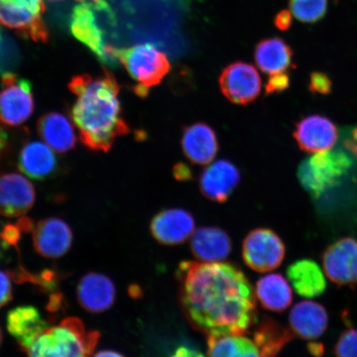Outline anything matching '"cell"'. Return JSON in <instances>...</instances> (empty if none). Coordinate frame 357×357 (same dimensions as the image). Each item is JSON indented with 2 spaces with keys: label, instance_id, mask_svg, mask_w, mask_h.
<instances>
[{
  "label": "cell",
  "instance_id": "1",
  "mask_svg": "<svg viewBox=\"0 0 357 357\" xmlns=\"http://www.w3.org/2000/svg\"><path fill=\"white\" fill-rule=\"evenodd\" d=\"M177 274L182 310L197 331L244 335L257 322L255 290L238 266L184 261Z\"/></svg>",
  "mask_w": 357,
  "mask_h": 357
},
{
  "label": "cell",
  "instance_id": "2",
  "mask_svg": "<svg viewBox=\"0 0 357 357\" xmlns=\"http://www.w3.org/2000/svg\"><path fill=\"white\" fill-rule=\"evenodd\" d=\"M68 88L75 96L70 115L79 139L89 149L107 153L129 127L123 117L120 86L107 69L99 75H75Z\"/></svg>",
  "mask_w": 357,
  "mask_h": 357
},
{
  "label": "cell",
  "instance_id": "3",
  "mask_svg": "<svg viewBox=\"0 0 357 357\" xmlns=\"http://www.w3.org/2000/svg\"><path fill=\"white\" fill-rule=\"evenodd\" d=\"M71 13V33L106 66L118 65L112 44L116 28L115 15L106 0H77Z\"/></svg>",
  "mask_w": 357,
  "mask_h": 357
},
{
  "label": "cell",
  "instance_id": "4",
  "mask_svg": "<svg viewBox=\"0 0 357 357\" xmlns=\"http://www.w3.org/2000/svg\"><path fill=\"white\" fill-rule=\"evenodd\" d=\"M100 337L99 332H87L82 320L70 317L56 327L45 329L25 351L31 356H88Z\"/></svg>",
  "mask_w": 357,
  "mask_h": 357
},
{
  "label": "cell",
  "instance_id": "5",
  "mask_svg": "<svg viewBox=\"0 0 357 357\" xmlns=\"http://www.w3.org/2000/svg\"><path fill=\"white\" fill-rule=\"evenodd\" d=\"M115 56L135 82L134 93L146 97L150 89L158 86L171 70L167 55L149 43L116 49Z\"/></svg>",
  "mask_w": 357,
  "mask_h": 357
},
{
  "label": "cell",
  "instance_id": "6",
  "mask_svg": "<svg viewBox=\"0 0 357 357\" xmlns=\"http://www.w3.org/2000/svg\"><path fill=\"white\" fill-rule=\"evenodd\" d=\"M351 167V160L344 151H320L303 160L298 168V178L303 189L314 197H319L337 185Z\"/></svg>",
  "mask_w": 357,
  "mask_h": 357
},
{
  "label": "cell",
  "instance_id": "7",
  "mask_svg": "<svg viewBox=\"0 0 357 357\" xmlns=\"http://www.w3.org/2000/svg\"><path fill=\"white\" fill-rule=\"evenodd\" d=\"M43 0H0V24L24 38L47 43L49 31L43 20Z\"/></svg>",
  "mask_w": 357,
  "mask_h": 357
},
{
  "label": "cell",
  "instance_id": "8",
  "mask_svg": "<svg viewBox=\"0 0 357 357\" xmlns=\"http://www.w3.org/2000/svg\"><path fill=\"white\" fill-rule=\"evenodd\" d=\"M35 108L32 84L15 73H3L0 89V123L17 127L28 121Z\"/></svg>",
  "mask_w": 357,
  "mask_h": 357
},
{
  "label": "cell",
  "instance_id": "9",
  "mask_svg": "<svg viewBox=\"0 0 357 357\" xmlns=\"http://www.w3.org/2000/svg\"><path fill=\"white\" fill-rule=\"evenodd\" d=\"M284 256L283 241L271 229H254L243 241V261L253 271L267 272L275 270L282 263Z\"/></svg>",
  "mask_w": 357,
  "mask_h": 357
},
{
  "label": "cell",
  "instance_id": "10",
  "mask_svg": "<svg viewBox=\"0 0 357 357\" xmlns=\"http://www.w3.org/2000/svg\"><path fill=\"white\" fill-rule=\"evenodd\" d=\"M221 91L235 105H245L257 99L261 91V79L251 64L236 61L222 71L220 77Z\"/></svg>",
  "mask_w": 357,
  "mask_h": 357
},
{
  "label": "cell",
  "instance_id": "11",
  "mask_svg": "<svg viewBox=\"0 0 357 357\" xmlns=\"http://www.w3.org/2000/svg\"><path fill=\"white\" fill-rule=\"evenodd\" d=\"M326 275L338 285L357 284V241L345 238L326 249L323 256Z\"/></svg>",
  "mask_w": 357,
  "mask_h": 357
},
{
  "label": "cell",
  "instance_id": "12",
  "mask_svg": "<svg viewBox=\"0 0 357 357\" xmlns=\"http://www.w3.org/2000/svg\"><path fill=\"white\" fill-rule=\"evenodd\" d=\"M240 180V171L233 162L218 160L201 173L199 190L205 198L225 203L238 187Z\"/></svg>",
  "mask_w": 357,
  "mask_h": 357
},
{
  "label": "cell",
  "instance_id": "13",
  "mask_svg": "<svg viewBox=\"0 0 357 357\" xmlns=\"http://www.w3.org/2000/svg\"><path fill=\"white\" fill-rule=\"evenodd\" d=\"M34 187L24 176L17 173L0 176V215L17 218L33 206Z\"/></svg>",
  "mask_w": 357,
  "mask_h": 357
},
{
  "label": "cell",
  "instance_id": "14",
  "mask_svg": "<svg viewBox=\"0 0 357 357\" xmlns=\"http://www.w3.org/2000/svg\"><path fill=\"white\" fill-rule=\"evenodd\" d=\"M294 137L302 151L317 153L333 149L337 140V130L331 120L314 114L296 123Z\"/></svg>",
  "mask_w": 357,
  "mask_h": 357
},
{
  "label": "cell",
  "instance_id": "15",
  "mask_svg": "<svg viewBox=\"0 0 357 357\" xmlns=\"http://www.w3.org/2000/svg\"><path fill=\"white\" fill-rule=\"evenodd\" d=\"M150 229L159 243L176 245L185 243L194 234L195 218L183 208L165 209L153 218Z\"/></svg>",
  "mask_w": 357,
  "mask_h": 357
},
{
  "label": "cell",
  "instance_id": "16",
  "mask_svg": "<svg viewBox=\"0 0 357 357\" xmlns=\"http://www.w3.org/2000/svg\"><path fill=\"white\" fill-rule=\"evenodd\" d=\"M33 247L42 257L59 258L73 244V231L66 222L57 218H45L33 229Z\"/></svg>",
  "mask_w": 357,
  "mask_h": 357
},
{
  "label": "cell",
  "instance_id": "17",
  "mask_svg": "<svg viewBox=\"0 0 357 357\" xmlns=\"http://www.w3.org/2000/svg\"><path fill=\"white\" fill-rule=\"evenodd\" d=\"M116 289L108 276L89 272L80 280L77 298L80 306L91 312H105L114 305Z\"/></svg>",
  "mask_w": 357,
  "mask_h": 357
},
{
  "label": "cell",
  "instance_id": "18",
  "mask_svg": "<svg viewBox=\"0 0 357 357\" xmlns=\"http://www.w3.org/2000/svg\"><path fill=\"white\" fill-rule=\"evenodd\" d=\"M181 146L186 158L195 165L211 163L218 151L216 133L204 123L185 127L182 133Z\"/></svg>",
  "mask_w": 357,
  "mask_h": 357
},
{
  "label": "cell",
  "instance_id": "19",
  "mask_svg": "<svg viewBox=\"0 0 357 357\" xmlns=\"http://www.w3.org/2000/svg\"><path fill=\"white\" fill-rule=\"evenodd\" d=\"M290 330L303 340H314L327 330L328 315L320 303L302 301L293 307L289 317Z\"/></svg>",
  "mask_w": 357,
  "mask_h": 357
},
{
  "label": "cell",
  "instance_id": "20",
  "mask_svg": "<svg viewBox=\"0 0 357 357\" xmlns=\"http://www.w3.org/2000/svg\"><path fill=\"white\" fill-rule=\"evenodd\" d=\"M190 249L194 257L203 262H220L231 251L230 236L217 227H201L191 236Z\"/></svg>",
  "mask_w": 357,
  "mask_h": 357
},
{
  "label": "cell",
  "instance_id": "21",
  "mask_svg": "<svg viewBox=\"0 0 357 357\" xmlns=\"http://www.w3.org/2000/svg\"><path fill=\"white\" fill-rule=\"evenodd\" d=\"M48 324L33 306L15 307L8 312L7 315V328L15 337L22 351H26L33 344Z\"/></svg>",
  "mask_w": 357,
  "mask_h": 357
},
{
  "label": "cell",
  "instance_id": "22",
  "mask_svg": "<svg viewBox=\"0 0 357 357\" xmlns=\"http://www.w3.org/2000/svg\"><path fill=\"white\" fill-rule=\"evenodd\" d=\"M58 163L52 147L39 141H29L22 146L19 168L26 176L44 180L56 172Z\"/></svg>",
  "mask_w": 357,
  "mask_h": 357
},
{
  "label": "cell",
  "instance_id": "23",
  "mask_svg": "<svg viewBox=\"0 0 357 357\" xmlns=\"http://www.w3.org/2000/svg\"><path fill=\"white\" fill-rule=\"evenodd\" d=\"M39 136L58 153H66L77 144L73 125L64 114L51 112L44 114L38 123Z\"/></svg>",
  "mask_w": 357,
  "mask_h": 357
},
{
  "label": "cell",
  "instance_id": "24",
  "mask_svg": "<svg viewBox=\"0 0 357 357\" xmlns=\"http://www.w3.org/2000/svg\"><path fill=\"white\" fill-rule=\"evenodd\" d=\"M254 56L259 68L270 75L287 73L293 66L292 48L280 38L261 40L257 45Z\"/></svg>",
  "mask_w": 357,
  "mask_h": 357
},
{
  "label": "cell",
  "instance_id": "25",
  "mask_svg": "<svg viewBox=\"0 0 357 357\" xmlns=\"http://www.w3.org/2000/svg\"><path fill=\"white\" fill-rule=\"evenodd\" d=\"M287 278L296 293L305 298L319 296L327 287L323 271L309 259L292 263L288 267Z\"/></svg>",
  "mask_w": 357,
  "mask_h": 357
},
{
  "label": "cell",
  "instance_id": "26",
  "mask_svg": "<svg viewBox=\"0 0 357 357\" xmlns=\"http://www.w3.org/2000/svg\"><path fill=\"white\" fill-rule=\"evenodd\" d=\"M256 296L263 309L282 312L293 301L292 289L280 274H270L257 281Z\"/></svg>",
  "mask_w": 357,
  "mask_h": 357
},
{
  "label": "cell",
  "instance_id": "27",
  "mask_svg": "<svg viewBox=\"0 0 357 357\" xmlns=\"http://www.w3.org/2000/svg\"><path fill=\"white\" fill-rule=\"evenodd\" d=\"M260 356H275L292 340L291 330L284 328L271 317H263L253 333Z\"/></svg>",
  "mask_w": 357,
  "mask_h": 357
},
{
  "label": "cell",
  "instance_id": "28",
  "mask_svg": "<svg viewBox=\"0 0 357 357\" xmlns=\"http://www.w3.org/2000/svg\"><path fill=\"white\" fill-rule=\"evenodd\" d=\"M208 356H260L254 341L243 335L208 337Z\"/></svg>",
  "mask_w": 357,
  "mask_h": 357
},
{
  "label": "cell",
  "instance_id": "29",
  "mask_svg": "<svg viewBox=\"0 0 357 357\" xmlns=\"http://www.w3.org/2000/svg\"><path fill=\"white\" fill-rule=\"evenodd\" d=\"M289 10L303 24H316L328 12V0H289Z\"/></svg>",
  "mask_w": 357,
  "mask_h": 357
},
{
  "label": "cell",
  "instance_id": "30",
  "mask_svg": "<svg viewBox=\"0 0 357 357\" xmlns=\"http://www.w3.org/2000/svg\"><path fill=\"white\" fill-rule=\"evenodd\" d=\"M334 352L337 356L357 357V329L350 328L339 337Z\"/></svg>",
  "mask_w": 357,
  "mask_h": 357
},
{
  "label": "cell",
  "instance_id": "31",
  "mask_svg": "<svg viewBox=\"0 0 357 357\" xmlns=\"http://www.w3.org/2000/svg\"><path fill=\"white\" fill-rule=\"evenodd\" d=\"M332 80L328 75L319 73V71L311 74L310 80V91L311 93L328 95L332 91Z\"/></svg>",
  "mask_w": 357,
  "mask_h": 357
},
{
  "label": "cell",
  "instance_id": "32",
  "mask_svg": "<svg viewBox=\"0 0 357 357\" xmlns=\"http://www.w3.org/2000/svg\"><path fill=\"white\" fill-rule=\"evenodd\" d=\"M290 79L287 73L270 75V79L266 86V93L271 95L274 93H281L289 88Z\"/></svg>",
  "mask_w": 357,
  "mask_h": 357
},
{
  "label": "cell",
  "instance_id": "33",
  "mask_svg": "<svg viewBox=\"0 0 357 357\" xmlns=\"http://www.w3.org/2000/svg\"><path fill=\"white\" fill-rule=\"evenodd\" d=\"M12 298L10 279L6 273L0 271V307L6 305Z\"/></svg>",
  "mask_w": 357,
  "mask_h": 357
},
{
  "label": "cell",
  "instance_id": "34",
  "mask_svg": "<svg viewBox=\"0 0 357 357\" xmlns=\"http://www.w3.org/2000/svg\"><path fill=\"white\" fill-rule=\"evenodd\" d=\"M22 231L17 225H7L0 234L4 243L8 245H17L20 242Z\"/></svg>",
  "mask_w": 357,
  "mask_h": 357
},
{
  "label": "cell",
  "instance_id": "35",
  "mask_svg": "<svg viewBox=\"0 0 357 357\" xmlns=\"http://www.w3.org/2000/svg\"><path fill=\"white\" fill-rule=\"evenodd\" d=\"M274 24L280 31L288 30L292 24V13L288 10H281L275 15Z\"/></svg>",
  "mask_w": 357,
  "mask_h": 357
},
{
  "label": "cell",
  "instance_id": "36",
  "mask_svg": "<svg viewBox=\"0 0 357 357\" xmlns=\"http://www.w3.org/2000/svg\"><path fill=\"white\" fill-rule=\"evenodd\" d=\"M174 176L178 181H185L191 180L192 174L190 169L185 164L178 163L173 169Z\"/></svg>",
  "mask_w": 357,
  "mask_h": 357
},
{
  "label": "cell",
  "instance_id": "37",
  "mask_svg": "<svg viewBox=\"0 0 357 357\" xmlns=\"http://www.w3.org/2000/svg\"><path fill=\"white\" fill-rule=\"evenodd\" d=\"M62 296L60 294H53L48 303L47 310L50 312H56L60 309Z\"/></svg>",
  "mask_w": 357,
  "mask_h": 357
},
{
  "label": "cell",
  "instance_id": "38",
  "mask_svg": "<svg viewBox=\"0 0 357 357\" xmlns=\"http://www.w3.org/2000/svg\"><path fill=\"white\" fill-rule=\"evenodd\" d=\"M8 146V135L6 130L0 127V158L6 153Z\"/></svg>",
  "mask_w": 357,
  "mask_h": 357
},
{
  "label": "cell",
  "instance_id": "39",
  "mask_svg": "<svg viewBox=\"0 0 357 357\" xmlns=\"http://www.w3.org/2000/svg\"><path fill=\"white\" fill-rule=\"evenodd\" d=\"M17 227H20L22 231H31L33 229V223L29 220V218H22L21 220L17 222Z\"/></svg>",
  "mask_w": 357,
  "mask_h": 357
},
{
  "label": "cell",
  "instance_id": "40",
  "mask_svg": "<svg viewBox=\"0 0 357 357\" xmlns=\"http://www.w3.org/2000/svg\"><path fill=\"white\" fill-rule=\"evenodd\" d=\"M202 355L199 354L198 351L191 350L190 348L183 347L181 348H178V349L176 351V354L175 356H199Z\"/></svg>",
  "mask_w": 357,
  "mask_h": 357
},
{
  "label": "cell",
  "instance_id": "41",
  "mask_svg": "<svg viewBox=\"0 0 357 357\" xmlns=\"http://www.w3.org/2000/svg\"><path fill=\"white\" fill-rule=\"evenodd\" d=\"M309 351L312 354L320 356L323 354L324 347L319 344L318 345L315 344V343H312V344L309 346Z\"/></svg>",
  "mask_w": 357,
  "mask_h": 357
},
{
  "label": "cell",
  "instance_id": "42",
  "mask_svg": "<svg viewBox=\"0 0 357 357\" xmlns=\"http://www.w3.org/2000/svg\"><path fill=\"white\" fill-rule=\"evenodd\" d=\"M96 356H122V354H120L119 352L115 351H102L100 352H98L96 355Z\"/></svg>",
  "mask_w": 357,
  "mask_h": 357
},
{
  "label": "cell",
  "instance_id": "43",
  "mask_svg": "<svg viewBox=\"0 0 357 357\" xmlns=\"http://www.w3.org/2000/svg\"><path fill=\"white\" fill-rule=\"evenodd\" d=\"M140 292L139 287H131L130 289H129V293H130L132 298L139 297Z\"/></svg>",
  "mask_w": 357,
  "mask_h": 357
},
{
  "label": "cell",
  "instance_id": "44",
  "mask_svg": "<svg viewBox=\"0 0 357 357\" xmlns=\"http://www.w3.org/2000/svg\"><path fill=\"white\" fill-rule=\"evenodd\" d=\"M3 39H4V37H3L1 31H0V46H1Z\"/></svg>",
  "mask_w": 357,
  "mask_h": 357
},
{
  "label": "cell",
  "instance_id": "45",
  "mask_svg": "<svg viewBox=\"0 0 357 357\" xmlns=\"http://www.w3.org/2000/svg\"><path fill=\"white\" fill-rule=\"evenodd\" d=\"M1 342H2V332H1V328H0V345H1Z\"/></svg>",
  "mask_w": 357,
  "mask_h": 357
},
{
  "label": "cell",
  "instance_id": "46",
  "mask_svg": "<svg viewBox=\"0 0 357 357\" xmlns=\"http://www.w3.org/2000/svg\"><path fill=\"white\" fill-rule=\"evenodd\" d=\"M49 1H51V2H60V1H64V0H49Z\"/></svg>",
  "mask_w": 357,
  "mask_h": 357
}]
</instances>
